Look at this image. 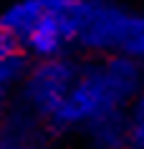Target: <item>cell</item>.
<instances>
[{"instance_id":"cell-3","label":"cell","mask_w":144,"mask_h":149,"mask_svg":"<svg viewBox=\"0 0 144 149\" xmlns=\"http://www.w3.org/2000/svg\"><path fill=\"white\" fill-rule=\"evenodd\" d=\"M81 66V56H58L43 58L28 66L20 81V109L35 116L46 126L63 106L71 91L76 73Z\"/></svg>"},{"instance_id":"cell-5","label":"cell","mask_w":144,"mask_h":149,"mask_svg":"<svg viewBox=\"0 0 144 149\" xmlns=\"http://www.w3.org/2000/svg\"><path fill=\"white\" fill-rule=\"evenodd\" d=\"M79 134L86 149H129V132H127L124 111L94 119Z\"/></svg>"},{"instance_id":"cell-6","label":"cell","mask_w":144,"mask_h":149,"mask_svg":"<svg viewBox=\"0 0 144 149\" xmlns=\"http://www.w3.org/2000/svg\"><path fill=\"white\" fill-rule=\"evenodd\" d=\"M119 56H127L144 68V13H131L124 28V38L119 46Z\"/></svg>"},{"instance_id":"cell-8","label":"cell","mask_w":144,"mask_h":149,"mask_svg":"<svg viewBox=\"0 0 144 149\" xmlns=\"http://www.w3.org/2000/svg\"><path fill=\"white\" fill-rule=\"evenodd\" d=\"M23 53V48H20V43L15 40V36L5 28V25L0 23V61H8V58H13V56Z\"/></svg>"},{"instance_id":"cell-9","label":"cell","mask_w":144,"mask_h":149,"mask_svg":"<svg viewBox=\"0 0 144 149\" xmlns=\"http://www.w3.org/2000/svg\"><path fill=\"white\" fill-rule=\"evenodd\" d=\"M8 96H10V91L0 88V124H3V119H5V114H8Z\"/></svg>"},{"instance_id":"cell-1","label":"cell","mask_w":144,"mask_h":149,"mask_svg":"<svg viewBox=\"0 0 144 149\" xmlns=\"http://www.w3.org/2000/svg\"><path fill=\"white\" fill-rule=\"evenodd\" d=\"M144 88V68L127 56H83L71 91L46 124L51 134H79L106 114H119Z\"/></svg>"},{"instance_id":"cell-2","label":"cell","mask_w":144,"mask_h":149,"mask_svg":"<svg viewBox=\"0 0 144 149\" xmlns=\"http://www.w3.org/2000/svg\"><path fill=\"white\" fill-rule=\"evenodd\" d=\"M81 0H18L3 15L23 53L33 61L73 53V28Z\"/></svg>"},{"instance_id":"cell-4","label":"cell","mask_w":144,"mask_h":149,"mask_svg":"<svg viewBox=\"0 0 144 149\" xmlns=\"http://www.w3.org/2000/svg\"><path fill=\"white\" fill-rule=\"evenodd\" d=\"M48 129L25 109H13L0 124V149H46Z\"/></svg>"},{"instance_id":"cell-7","label":"cell","mask_w":144,"mask_h":149,"mask_svg":"<svg viewBox=\"0 0 144 149\" xmlns=\"http://www.w3.org/2000/svg\"><path fill=\"white\" fill-rule=\"evenodd\" d=\"M124 116L129 132V149H144V88L124 109Z\"/></svg>"}]
</instances>
